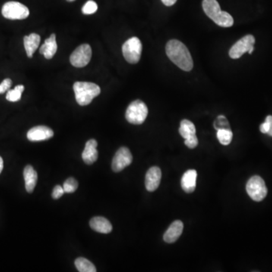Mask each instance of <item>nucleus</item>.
I'll return each instance as SVG.
<instances>
[{
	"label": "nucleus",
	"mask_w": 272,
	"mask_h": 272,
	"mask_svg": "<svg viewBox=\"0 0 272 272\" xmlns=\"http://www.w3.org/2000/svg\"><path fill=\"white\" fill-rule=\"evenodd\" d=\"M168 58L184 71H191L194 63L186 45L177 39H171L166 45Z\"/></svg>",
	"instance_id": "1"
},
{
	"label": "nucleus",
	"mask_w": 272,
	"mask_h": 272,
	"mask_svg": "<svg viewBox=\"0 0 272 272\" xmlns=\"http://www.w3.org/2000/svg\"><path fill=\"white\" fill-rule=\"evenodd\" d=\"M76 101L80 106H86L99 96L101 89L96 83L89 82H76L74 84Z\"/></svg>",
	"instance_id": "2"
},
{
	"label": "nucleus",
	"mask_w": 272,
	"mask_h": 272,
	"mask_svg": "<svg viewBox=\"0 0 272 272\" xmlns=\"http://www.w3.org/2000/svg\"><path fill=\"white\" fill-rule=\"evenodd\" d=\"M148 115L147 105L141 100L132 102L126 111V119L135 125H141L145 121Z\"/></svg>",
	"instance_id": "3"
},
{
	"label": "nucleus",
	"mask_w": 272,
	"mask_h": 272,
	"mask_svg": "<svg viewBox=\"0 0 272 272\" xmlns=\"http://www.w3.org/2000/svg\"><path fill=\"white\" fill-rule=\"evenodd\" d=\"M123 55L127 62L137 64L141 58L142 44L138 37H132L123 45Z\"/></svg>",
	"instance_id": "4"
},
{
	"label": "nucleus",
	"mask_w": 272,
	"mask_h": 272,
	"mask_svg": "<svg viewBox=\"0 0 272 272\" xmlns=\"http://www.w3.org/2000/svg\"><path fill=\"white\" fill-rule=\"evenodd\" d=\"M2 14L9 20H23L28 17L30 11L27 6L20 2L10 1L2 6Z\"/></svg>",
	"instance_id": "5"
},
{
	"label": "nucleus",
	"mask_w": 272,
	"mask_h": 272,
	"mask_svg": "<svg viewBox=\"0 0 272 272\" xmlns=\"http://www.w3.org/2000/svg\"><path fill=\"white\" fill-rule=\"evenodd\" d=\"M247 192L254 201H262L268 194L264 180L258 175L250 178L247 184Z\"/></svg>",
	"instance_id": "6"
},
{
	"label": "nucleus",
	"mask_w": 272,
	"mask_h": 272,
	"mask_svg": "<svg viewBox=\"0 0 272 272\" xmlns=\"http://www.w3.org/2000/svg\"><path fill=\"white\" fill-rule=\"evenodd\" d=\"M255 42V37L253 35L249 34L244 36L231 48L229 56L233 59H238L246 52L252 54L254 50Z\"/></svg>",
	"instance_id": "7"
},
{
	"label": "nucleus",
	"mask_w": 272,
	"mask_h": 272,
	"mask_svg": "<svg viewBox=\"0 0 272 272\" xmlns=\"http://www.w3.org/2000/svg\"><path fill=\"white\" fill-rule=\"evenodd\" d=\"M92 58V49L89 44H82L71 54L70 61L74 67H86Z\"/></svg>",
	"instance_id": "8"
},
{
	"label": "nucleus",
	"mask_w": 272,
	"mask_h": 272,
	"mask_svg": "<svg viewBox=\"0 0 272 272\" xmlns=\"http://www.w3.org/2000/svg\"><path fill=\"white\" fill-rule=\"evenodd\" d=\"M133 162V155L129 148L122 147L117 151L113 158L112 169L115 172H119L130 166Z\"/></svg>",
	"instance_id": "9"
},
{
	"label": "nucleus",
	"mask_w": 272,
	"mask_h": 272,
	"mask_svg": "<svg viewBox=\"0 0 272 272\" xmlns=\"http://www.w3.org/2000/svg\"><path fill=\"white\" fill-rule=\"evenodd\" d=\"M53 136L54 132L52 129L45 126H38L29 130L27 137L30 141H41L49 139Z\"/></svg>",
	"instance_id": "10"
},
{
	"label": "nucleus",
	"mask_w": 272,
	"mask_h": 272,
	"mask_svg": "<svg viewBox=\"0 0 272 272\" xmlns=\"http://www.w3.org/2000/svg\"><path fill=\"white\" fill-rule=\"evenodd\" d=\"M162 172L160 168L153 166L147 172L145 176V187L147 191L152 192L157 189L161 181Z\"/></svg>",
	"instance_id": "11"
},
{
	"label": "nucleus",
	"mask_w": 272,
	"mask_h": 272,
	"mask_svg": "<svg viewBox=\"0 0 272 272\" xmlns=\"http://www.w3.org/2000/svg\"><path fill=\"white\" fill-rule=\"evenodd\" d=\"M184 225L180 220H176L171 224L169 229H167L163 235V240L168 244H172L175 242L181 236L183 232Z\"/></svg>",
	"instance_id": "12"
},
{
	"label": "nucleus",
	"mask_w": 272,
	"mask_h": 272,
	"mask_svg": "<svg viewBox=\"0 0 272 272\" xmlns=\"http://www.w3.org/2000/svg\"><path fill=\"white\" fill-rule=\"evenodd\" d=\"M98 142L96 140L90 139L86 142L82 157L86 164H93L98 159Z\"/></svg>",
	"instance_id": "13"
},
{
	"label": "nucleus",
	"mask_w": 272,
	"mask_h": 272,
	"mask_svg": "<svg viewBox=\"0 0 272 272\" xmlns=\"http://www.w3.org/2000/svg\"><path fill=\"white\" fill-rule=\"evenodd\" d=\"M57 49H58V45H57L56 36L53 33L49 36V38L45 39L39 49V52L43 55L46 59H52L56 53Z\"/></svg>",
	"instance_id": "14"
},
{
	"label": "nucleus",
	"mask_w": 272,
	"mask_h": 272,
	"mask_svg": "<svg viewBox=\"0 0 272 272\" xmlns=\"http://www.w3.org/2000/svg\"><path fill=\"white\" fill-rule=\"evenodd\" d=\"M197 172L194 169H189L184 173L181 178V188L186 193L194 192L196 188V181H197Z\"/></svg>",
	"instance_id": "15"
},
{
	"label": "nucleus",
	"mask_w": 272,
	"mask_h": 272,
	"mask_svg": "<svg viewBox=\"0 0 272 272\" xmlns=\"http://www.w3.org/2000/svg\"><path fill=\"white\" fill-rule=\"evenodd\" d=\"M91 229L102 234H109L112 231L113 227L111 222L102 216L93 218L89 222Z\"/></svg>",
	"instance_id": "16"
},
{
	"label": "nucleus",
	"mask_w": 272,
	"mask_h": 272,
	"mask_svg": "<svg viewBox=\"0 0 272 272\" xmlns=\"http://www.w3.org/2000/svg\"><path fill=\"white\" fill-rule=\"evenodd\" d=\"M41 38L36 33H30L24 37V45L28 58H32L40 44Z\"/></svg>",
	"instance_id": "17"
},
{
	"label": "nucleus",
	"mask_w": 272,
	"mask_h": 272,
	"mask_svg": "<svg viewBox=\"0 0 272 272\" xmlns=\"http://www.w3.org/2000/svg\"><path fill=\"white\" fill-rule=\"evenodd\" d=\"M24 178L27 192H33L37 182V172L33 169V166L28 165L24 168Z\"/></svg>",
	"instance_id": "18"
},
{
	"label": "nucleus",
	"mask_w": 272,
	"mask_h": 272,
	"mask_svg": "<svg viewBox=\"0 0 272 272\" xmlns=\"http://www.w3.org/2000/svg\"><path fill=\"white\" fill-rule=\"evenodd\" d=\"M202 6L205 14L212 20L216 18L222 11L220 5L216 0H203Z\"/></svg>",
	"instance_id": "19"
},
{
	"label": "nucleus",
	"mask_w": 272,
	"mask_h": 272,
	"mask_svg": "<svg viewBox=\"0 0 272 272\" xmlns=\"http://www.w3.org/2000/svg\"><path fill=\"white\" fill-rule=\"evenodd\" d=\"M179 133L185 139H186L196 134L195 126L191 121L183 120L180 124Z\"/></svg>",
	"instance_id": "20"
},
{
	"label": "nucleus",
	"mask_w": 272,
	"mask_h": 272,
	"mask_svg": "<svg viewBox=\"0 0 272 272\" xmlns=\"http://www.w3.org/2000/svg\"><path fill=\"white\" fill-rule=\"evenodd\" d=\"M213 20L218 26L222 27H230L234 24V19L232 16L224 11H221L219 15Z\"/></svg>",
	"instance_id": "21"
},
{
	"label": "nucleus",
	"mask_w": 272,
	"mask_h": 272,
	"mask_svg": "<svg viewBox=\"0 0 272 272\" xmlns=\"http://www.w3.org/2000/svg\"><path fill=\"white\" fill-rule=\"evenodd\" d=\"M75 266L80 272H97L96 266L86 259L80 257L75 261Z\"/></svg>",
	"instance_id": "22"
},
{
	"label": "nucleus",
	"mask_w": 272,
	"mask_h": 272,
	"mask_svg": "<svg viewBox=\"0 0 272 272\" xmlns=\"http://www.w3.org/2000/svg\"><path fill=\"white\" fill-rule=\"evenodd\" d=\"M217 138L223 145H229L232 142L233 133L230 129H219L217 130Z\"/></svg>",
	"instance_id": "23"
},
{
	"label": "nucleus",
	"mask_w": 272,
	"mask_h": 272,
	"mask_svg": "<svg viewBox=\"0 0 272 272\" xmlns=\"http://www.w3.org/2000/svg\"><path fill=\"white\" fill-rule=\"evenodd\" d=\"M24 90V86L23 85H18L14 89H10L6 94L7 100L11 102H18L21 99L22 93Z\"/></svg>",
	"instance_id": "24"
},
{
	"label": "nucleus",
	"mask_w": 272,
	"mask_h": 272,
	"mask_svg": "<svg viewBox=\"0 0 272 272\" xmlns=\"http://www.w3.org/2000/svg\"><path fill=\"white\" fill-rule=\"evenodd\" d=\"M63 188H64V192L67 193V194L75 192L77 188H78V182H77L75 178H67L64 181V185H63Z\"/></svg>",
	"instance_id": "25"
},
{
	"label": "nucleus",
	"mask_w": 272,
	"mask_h": 272,
	"mask_svg": "<svg viewBox=\"0 0 272 272\" xmlns=\"http://www.w3.org/2000/svg\"><path fill=\"white\" fill-rule=\"evenodd\" d=\"M98 10V5L93 0H89L82 8V12L84 14H93Z\"/></svg>",
	"instance_id": "26"
},
{
	"label": "nucleus",
	"mask_w": 272,
	"mask_h": 272,
	"mask_svg": "<svg viewBox=\"0 0 272 272\" xmlns=\"http://www.w3.org/2000/svg\"><path fill=\"white\" fill-rule=\"evenodd\" d=\"M214 127L217 130L219 129H230L226 118L225 116H222V115L216 118L214 122Z\"/></svg>",
	"instance_id": "27"
},
{
	"label": "nucleus",
	"mask_w": 272,
	"mask_h": 272,
	"mask_svg": "<svg viewBox=\"0 0 272 272\" xmlns=\"http://www.w3.org/2000/svg\"><path fill=\"white\" fill-rule=\"evenodd\" d=\"M185 144L189 148H195L198 145V139H197L196 135H194V136H191L189 138H186Z\"/></svg>",
	"instance_id": "28"
},
{
	"label": "nucleus",
	"mask_w": 272,
	"mask_h": 272,
	"mask_svg": "<svg viewBox=\"0 0 272 272\" xmlns=\"http://www.w3.org/2000/svg\"><path fill=\"white\" fill-rule=\"evenodd\" d=\"M12 82L11 79H5L0 84V94H3L6 91L9 90L11 88Z\"/></svg>",
	"instance_id": "29"
},
{
	"label": "nucleus",
	"mask_w": 272,
	"mask_h": 272,
	"mask_svg": "<svg viewBox=\"0 0 272 272\" xmlns=\"http://www.w3.org/2000/svg\"><path fill=\"white\" fill-rule=\"evenodd\" d=\"M65 192H64L63 186H61V185H56V186L54 188L53 191H52V198L55 199V200L59 199L60 197H62V195Z\"/></svg>",
	"instance_id": "30"
},
{
	"label": "nucleus",
	"mask_w": 272,
	"mask_h": 272,
	"mask_svg": "<svg viewBox=\"0 0 272 272\" xmlns=\"http://www.w3.org/2000/svg\"><path fill=\"white\" fill-rule=\"evenodd\" d=\"M260 131L261 133H264V134H268L269 131V124L267 121H265L263 124L260 126Z\"/></svg>",
	"instance_id": "31"
},
{
	"label": "nucleus",
	"mask_w": 272,
	"mask_h": 272,
	"mask_svg": "<svg viewBox=\"0 0 272 272\" xmlns=\"http://www.w3.org/2000/svg\"><path fill=\"white\" fill-rule=\"evenodd\" d=\"M266 121H267L269 124V131L268 133V135L272 137V116H268L266 118Z\"/></svg>",
	"instance_id": "32"
},
{
	"label": "nucleus",
	"mask_w": 272,
	"mask_h": 272,
	"mask_svg": "<svg viewBox=\"0 0 272 272\" xmlns=\"http://www.w3.org/2000/svg\"><path fill=\"white\" fill-rule=\"evenodd\" d=\"M161 1L166 6H172L176 2L177 0H161Z\"/></svg>",
	"instance_id": "33"
},
{
	"label": "nucleus",
	"mask_w": 272,
	"mask_h": 272,
	"mask_svg": "<svg viewBox=\"0 0 272 272\" xmlns=\"http://www.w3.org/2000/svg\"><path fill=\"white\" fill-rule=\"evenodd\" d=\"M2 169H3V160H2V158L0 156V174L2 172Z\"/></svg>",
	"instance_id": "34"
},
{
	"label": "nucleus",
	"mask_w": 272,
	"mask_h": 272,
	"mask_svg": "<svg viewBox=\"0 0 272 272\" xmlns=\"http://www.w3.org/2000/svg\"><path fill=\"white\" fill-rule=\"evenodd\" d=\"M67 2H74L75 0H67Z\"/></svg>",
	"instance_id": "35"
}]
</instances>
